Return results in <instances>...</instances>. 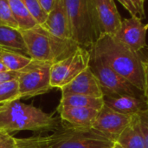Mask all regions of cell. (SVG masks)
Returning <instances> with one entry per match:
<instances>
[{"instance_id":"cell-1","label":"cell","mask_w":148,"mask_h":148,"mask_svg":"<svg viewBox=\"0 0 148 148\" xmlns=\"http://www.w3.org/2000/svg\"><path fill=\"white\" fill-rule=\"evenodd\" d=\"M88 50L90 57L101 61L143 92V59L139 52L132 51L108 34L101 35Z\"/></svg>"},{"instance_id":"cell-2","label":"cell","mask_w":148,"mask_h":148,"mask_svg":"<svg viewBox=\"0 0 148 148\" xmlns=\"http://www.w3.org/2000/svg\"><path fill=\"white\" fill-rule=\"evenodd\" d=\"M57 126L56 118L34 106L18 100L0 105V132L50 131Z\"/></svg>"},{"instance_id":"cell-3","label":"cell","mask_w":148,"mask_h":148,"mask_svg":"<svg viewBox=\"0 0 148 148\" xmlns=\"http://www.w3.org/2000/svg\"><path fill=\"white\" fill-rule=\"evenodd\" d=\"M29 56L35 60L52 64L66 58L79 47L73 39H62L50 34L42 25L21 31Z\"/></svg>"},{"instance_id":"cell-4","label":"cell","mask_w":148,"mask_h":148,"mask_svg":"<svg viewBox=\"0 0 148 148\" xmlns=\"http://www.w3.org/2000/svg\"><path fill=\"white\" fill-rule=\"evenodd\" d=\"M72 38L79 46L88 49L100 37L92 0H62Z\"/></svg>"},{"instance_id":"cell-5","label":"cell","mask_w":148,"mask_h":148,"mask_svg":"<svg viewBox=\"0 0 148 148\" xmlns=\"http://www.w3.org/2000/svg\"><path fill=\"white\" fill-rule=\"evenodd\" d=\"M114 142L95 129L63 127L44 136V148H113Z\"/></svg>"},{"instance_id":"cell-6","label":"cell","mask_w":148,"mask_h":148,"mask_svg":"<svg viewBox=\"0 0 148 148\" xmlns=\"http://www.w3.org/2000/svg\"><path fill=\"white\" fill-rule=\"evenodd\" d=\"M52 63L32 59L18 72L17 82L21 99L32 98L48 92L52 87L50 72Z\"/></svg>"},{"instance_id":"cell-7","label":"cell","mask_w":148,"mask_h":148,"mask_svg":"<svg viewBox=\"0 0 148 148\" xmlns=\"http://www.w3.org/2000/svg\"><path fill=\"white\" fill-rule=\"evenodd\" d=\"M88 63V50L79 46L70 56L52 65L50 72L51 87L62 89L87 69Z\"/></svg>"},{"instance_id":"cell-8","label":"cell","mask_w":148,"mask_h":148,"mask_svg":"<svg viewBox=\"0 0 148 148\" xmlns=\"http://www.w3.org/2000/svg\"><path fill=\"white\" fill-rule=\"evenodd\" d=\"M88 67L98 79L102 90L120 94L144 97L141 91L99 59L89 56Z\"/></svg>"},{"instance_id":"cell-9","label":"cell","mask_w":148,"mask_h":148,"mask_svg":"<svg viewBox=\"0 0 148 148\" xmlns=\"http://www.w3.org/2000/svg\"><path fill=\"white\" fill-rule=\"evenodd\" d=\"M134 118V116L113 111L104 105L97 114L93 129L115 142L120 134L133 121Z\"/></svg>"},{"instance_id":"cell-10","label":"cell","mask_w":148,"mask_h":148,"mask_svg":"<svg viewBox=\"0 0 148 148\" xmlns=\"http://www.w3.org/2000/svg\"><path fill=\"white\" fill-rule=\"evenodd\" d=\"M147 29L148 24H144L137 16H131L122 19L121 27L114 37L132 51L139 52L147 45Z\"/></svg>"},{"instance_id":"cell-11","label":"cell","mask_w":148,"mask_h":148,"mask_svg":"<svg viewBox=\"0 0 148 148\" xmlns=\"http://www.w3.org/2000/svg\"><path fill=\"white\" fill-rule=\"evenodd\" d=\"M94 14L100 36H114L121 27L122 19L114 0H92Z\"/></svg>"},{"instance_id":"cell-12","label":"cell","mask_w":148,"mask_h":148,"mask_svg":"<svg viewBox=\"0 0 148 148\" xmlns=\"http://www.w3.org/2000/svg\"><path fill=\"white\" fill-rule=\"evenodd\" d=\"M102 91L104 105L113 111L131 116H140L148 112V106L145 97H136Z\"/></svg>"},{"instance_id":"cell-13","label":"cell","mask_w":148,"mask_h":148,"mask_svg":"<svg viewBox=\"0 0 148 148\" xmlns=\"http://www.w3.org/2000/svg\"><path fill=\"white\" fill-rule=\"evenodd\" d=\"M62 95L77 94L90 96L97 99L103 98L102 88L89 67L81 72L70 83L62 87Z\"/></svg>"},{"instance_id":"cell-14","label":"cell","mask_w":148,"mask_h":148,"mask_svg":"<svg viewBox=\"0 0 148 148\" xmlns=\"http://www.w3.org/2000/svg\"><path fill=\"white\" fill-rule=\"evenodd\" d=\"M60 118L66 124V127L77 130L93 129L94 123L99 111L91 108L61 106L57 108Z\"/></svg>"},{"instance_id":"cell-15","label":"cell","mask_w":148,"mask_h":148,"mask_svg":"<svg viewBox=\"0 0 148 148\" xmlns=\"http://www.w3.org/2000/svg\"><path fill=\"white\" fill-rule=\"evenodd\" d=\"M42 26L56 38L62 39H73L66 10L62 0H56L53 9L48 14L46 21Z\"/></svg>"},{"instance_id":"cell-16","label":"cell","mask_w":148,"mask_h":148,"mask_svg":"<svg viewBox=\"0 0 148 148\" xmlns=\"http://www.w3.org/2000/svg\"><path fill=\"white\" fill-rule=\"evenodd\" d=\"M0 48L29 57L19 29L0 25Z\"/></svg>"},{"instance_id":"cell-17","label":"cell","mask_w":148,"mask_h":148,"mask_svg":"<svg viewBox=\"0 0 148 148\" xmlns=\"http://www.w3.org/2000/svg\"><path fill=\"white\" fill-rule=\"evenodd\" d=\"M117 143L123 148H145V140L140 126V116H134L133 121L117 138Z\"/></svg>"},{"instance_id":"cell-18","label":"cell","mask_w":148,"mask_h":148,"mask_svg":"<svg viewBox=\"0 0 148 148\" xmlns=\"http://www.w3.org/2000/svg\"><path fill=\"white\" fill-rule=\"evenodd\" d=\"M59 106L91 108L100 111L104 106V103L102 99H97V98L85 96V95L69 94V95H62Z\"/></svg>"},{"instance_id":"cell-19","label":"cell","mask_w":148,"mask_h":148,"mask_svg":"<svg viewBox=\"0 0 148 148\" xmlns=\"http://www.w3.org/2000/svg\"><path fill=\"white\" fill-rule=\"evenodd\" d=\"M8 2L20 31L28 30L37 25L22 0H8Z\"/></svg>"},{"instance_id":"cell-20","label":"cell","mask_w":148,"mask_h":148,"mask_svg":"<svg viewBox=\"0 0 148 148\" xmlns=\"http://www.w3.org/2000/svg\"><path fill=\"white\" fill-rule=\"evenodd\" d=\"M0 60L9 72H19L28 65L32 58L17 52L1 49Z\"/></svg>"},{"instance_id":"cell-21","label":"cell","mask_w":148,"mask_h":148,"mask_svg":"<svg viewBox=\"0 0 148 148\" xmlns=\"http://www.w3.org/2000/svg\"><path fill=\"white\" fill-rule=\"evenodd\" d=\"M21 99L17 79L0 84V105Z\"/></svg>"},{"instance_id":"cell-22","label":"cell","mask_w":148,"mask_h":148,"mask_svg":"<svg viewBox=\"0 0 148 148\" xmlns=\"http://www.w3.org/2000/svg\"><path fill=\"white\" fill-rule=\"evenodd\" d=\"M32 17L35 19V21L37 23V24H43V23L46 21L48 13L45 12V10L42 8L39 2L37 0H22Z\"/></svg>"},{"instance_id":"cell-23","label":"cell","mask_w":148,"mask_h":148,"mask_svg":"<svg viewBox=\"0 0 148 148\" xmlns=\"http://www.w3.org/2000/svg\"><path fill=\"white\" fill-rule=\"evenodd\" d=\"M0 25L19 29L8 0H0Z\"/></svg>"},{"instance_id":"cell-24","label":"cell","mask_w":148,"mask_h":148,"mask_svg":"<svg viewBox=\"0 0 148 148\" xmlns=\"http://www.w3.org/2000/svg\"><path fill=\"white\" fill-rule=\"evenodd\" d=\"M124 8L131 14V16H137L141 20L146 18L144 4L140 0H118Z\"/></svg>"},{"instance_id":"cell-25","label":"cell","mask_w":148,"mask_h":148,"mask_svg":"<svg viewBox=\"0 0 148 148\" xmlns=\"http://www.w3.org/2000/svg\"><path fill=\"white\" fill-rule=\"evenodd\" d=\"M19 148H44V136H33L26 139H17Z\"/></svg>"},{"instance_id":"cell-26","label":"cell","mask_w":148,"mask_h":148,"mask_svg":"<svg viewBox=\"0 0 148 148\" xmlns=\"http://www.w3.org/2000/svg\"><path fill=\"white\" fill-rule=\"evenodd\" d=\"M0 148H19L17 139L11 135L0 139Z\"/></svg>"},{"instance_id":"cell-27","label":"cell","mask_w":148,"mask_h":148,"mask_svg":"<svg viewBox=\"0 0 148 148\" xmlns=\"http://www.w3.org/2000/svg\"><path fill=\"white\" fill-rule=\"evenodd\" d=\"M140 126L145 140V148H148V112L140 115Z\"/></svg>"},{"instance_id":"cell-28","label":"cell","mask_w":148,"mask_h":148,"mask_svg":"<svg viewBox=\"0 0 148 148\" xmlns=\"http://www.w3.org/2000/svg\"><path fill=\"white\" fill-rule=\"evenodd\" d=\"M142 69H143V80H144V97L148 96V58L142 61Z\"/></svg>"},{"instance_id":"cell-29","label":"cell","mask_w":148,"mask_h":148,"mask_svg":"<svg viewBox=\"0 0 148 148\" xmlns=\"http://www.w3.org/2000/svg\"><path fill=\"white\" fill-rule=\"evenodd\" d=\"M18 76V72H0V84L9 81V80H12V79H17Z\"/></svg>"},{"instance_id":"cell-30","label":"cell","mask_w":148,"mask_h":148,"mask_svg":"<svg viewBox=\"0 0 148 148\" xmlns=\"http://www.w3.org/2000/svg\"><path fill=\"white\" fill-rule=\"evenodd\" d=\"M37 1L39 2L42 8L48 14L51 11V10L53 9L54 5L56 3V0H37Z\"/></svg>"},{"instance_id":"cell-31","label":"cell","mask_w":148,"mask_h":148,"mask_svg":"<svg viewBox=\"0 0 148 148\" xmlns=\"http://www.w3.org/2000/svg\"><path fill=\"white\" fill-rule=\"evenodd\" d=\"M9 72V71L7 70V68L4 66V65L0 60V72Z\"/></svg>"},{"instance_id":"cell-32","label":"cell","mask_w":148,"mask_h":148,"mask_svg":"<svg viewBox=\"0 0 148 148\" xmlns=\"http://www.w3.org/2000/svg\"><path fill=\"white\" fill-rule=\"evenodd\" d=\"M8 135H10V134H8V133H3V132H0V139L2 138H4Z\"/></svg>"},{"instance_id":"cell-33","label":"cell","mask_w":148,"mask_h":148,"mask_svg":"<svg viewBox=\"0 0 148 148\" xmlns=\"http://www.w3.org/2000/svg\"><path fill=\"white\" fill-rule=\"evenodd\" d=\"M113 148H123V147H121L120 145H118L117 143H114V145Z\"/></svg>"},{"instance_id":"cell-34","label":"cell","mask_w":148,"mask_h":148,"mask_svg":"<svg viewBox=\"0 0 148 148\" xmlns=\"http://www.w3.org/2000/svg\"><path fill=\"white\" fill-rule=\"evenodd\" d=\"M140 3H141L142 4H144V3H145V1H146V0H140Z\"/></svg>"},{"instance_id":"cell-35","label":"cell","mask_w":148,"mask_h":148,"mask_svg":"<svg viewBox=\"0 0 148 148\" xmlns=\"http://www.w3.org/2000/svg\"><path fill=\"white\" fill-rule=\"evenodd\" d=\"M145 99H146V100H147V106H148V96L147 97H146Z\"/></svg>"},{"instance_id":"cell-36","label":"cell","mask_w":148,"mask_h":148,"mask_svg":"<svg viewBox=\"0 0 148 148\" xmlns=\"http://www.w3.org/2000/svg\"><path fill=\"white\" fill-rule=\"evenodd\" d=\"M0 51H1V48H0Z\"/></svg>"}]
</instances>
